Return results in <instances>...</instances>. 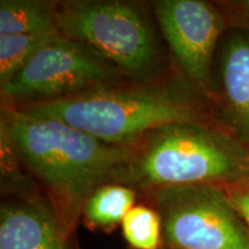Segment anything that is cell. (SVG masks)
<instances>
[{
    "label": "cell",
    "mask_w": 249,
    "mask_h": 249,
    "mask_svg": "<svg viewBox=\"0 0 249 249\" xmlns=\"http://www.w3.org/2000/svg\"><path fill=\"white\" fill-rule=\"evenodd\" d=\"M209 103L214 121L249 149V30L229 26L224 31Z\"/></svg>",
    "instance_id": "cell-8"
},
{
    "label": "cell",
    "mask_w": 249,
    "mask_h": 249,
    "mask_svg": "<svg viewBox=\"0 0 249 249\" xmlns=\"http://www.w3.org/2000/svg\"><path fill=\"white\" fill-rule=\"evenodd\" d=\"M124 240L133 249H160L161 223L148 204L135 205L121 223Z\"/></svg>",
    "instance_id": "cell-13"
},
{
    "label": "cell",
    "mask_w": 249,
    "mask_h": 249,
    "mask_svg": "<svg viewBox=\"0 0 249 249\" xmlns=\"http://www.w3.org/2000/svg\"><path fill=\"white\" fill-rule=\"evenodd\" d=\"M249 177V149L214 121L164 124L129 145L117 183L144 193L170 186L231 185Z\"/></svg>",
    "instance_id": "cell-3"
},
{
    "label": "cell",
    "mask_w": 249,
    "mask_h": 249,
    "mask_svg": "<svg viewBox=\"0 0 249 249\" xmlns=\"http://www.w3.org/2000/svg\"><path fill=\"white\" fill-rule=\"evenodd\" d=\"M57 30V2L44 0H1L0 36L53 33Z\"/></svg>",
    "instance_id": "cell-11"
},
{
    "label": "cell",
    "mask_w": 249,
    "mask_h": 249,
    "mask_svg": "<svg viewBox=\"0 0 249 249\" xmlns=\"http://www.w3.org/2000/svg\"><path fill=\"white\" fill-rule=\"evenodd\" d=\"M0 249H81L42 193L6 195L0 205Z\"/></svg>",
    "instance_id": "cell-9"
},
{
    "label": "cell",
    "mask_w": 249,
    "mask_h": 249,
    "mask_svg": "<svg viewBox=\"0 0 249 249\" xmlns=\"http://www.w3.org/2000/svg\"><path fill=\"white\" fill-rule=\"evenodd\" d=\"M57 2V30L113 65L127 80L149 82L167 74L152 15L142 2L66 0Z\"/></svg>",
    "instance_id": "cell-4"
},
{
    "label": "cell",
    "mask_w": 249,
    "mask_h": 249,
    "mask_svg": "<svg viewBox=\"0 0 249 249\" xmlns=\"http://www.w3.org/2000/svg\"><path fill=\"white\" fill-rule=\"evenodd\" d=\"M151 11L177 73L209 101L214 57L227 23L218 5L156 0Z\"/></svg>",
    "instance_id": "cell-7"
},
{
    "label": "cell",
    "mask_w": 249,
    "mask_h": 249,
    "mask_svg": "<svg viewBox=\"0 0 249 249\" xmlns=\"http://www.w3.org/2000/svg\"><path fill=\"white\" fill-rule=\"evenodd\" d=\"M141 194L160 218L161 247L249 249V229L224 186H170Z\"/></svg>",
    "instance_id": "cell-5"
},
{
    "label": "cell",
    "mask_w": 249,
    "mask_h": 249,
    "mask_svg": "<svg viewBox=\"0 0 249 249\" xmlns=\"http://www.w3.org/2000/svg\"><path fill=\"white\" fill-rule=\"evenodd\" d=\"M128 81L92 50L57 31L1 87L2 105L15 107L59 101Z\"/></svg>",
    "instance_id": "cell-6"
},
{
    "label": "cell",
    "mask_w": 249,
    "mask_h": 249,
    "mask_svg": "<svg viewBox=\"0 0 249 249\" xmlns=\"http://www.w3.org/2000/svg\"><path fill=\"white\" fill-rule=\"evenodd\" d=\"M1 129L68 232H75L90 194L117 182L129 147L114 145L62 121L35 118L2 105Z\"/></svg>",
    "instance_id": "cell-1"
},
{
    "label": "cell",
    "mask_w": 249,
    "mask_h": 249,
    "mask_svg": "<svg viewBox=\"0 0 249 249\" xmlns=\"http://www.w3.org/2000/svg\"><path fill=\"white\" fill-rule=\"evenodd\" d=\"M217 5L225 18L227 27H240L249 30V0L224 1Z\"/></svg>",
    "instance_id": "cell-15"
},
{
    "label": "cell",
    "mask_w": 249,
    "mask_h": 249,
    "mask_svg": "<svg viewBox=\"0 0 249 249\" xmlns=\"http://www.w3.org/2000/svg\"><path fill=\"white\" fill-rule=\"evenodd\" d=\"M160 249H171V248H166V247H161Z\"/></svg>",
    "instance_id": "cell-16"
},
{
    "label": "cell",
    "mask_w": 249,
    "mask_h": 249,
    "mask_svg": "<svg viewBox=\"0 0 249 249\" xmlns=\"http://www.w3.org/2000/svg\"><path fill=\"white\" fill-rule=\"evenodd\" d=\"M54 33L0 36V87L13 79Z\"/></svg>",
    "instance_id": "cell-12"
},
{
    "label": "cell",
    "mask_w": 249,
    "mask_h": 249,
    "mask_svg": "<svg viewBox=\"0 0 249 249\" xmlns=\"http://www.w3.org/2000/svg\"><path fill=\"white\" fill-rule=\"evenodd\" d=\"M14 108L30 117L62 121L121 147H129L164 124L214 121L207 97L178 73Z\"/></svg>",
    "instance_id": "cell-2"
},
{
    "label": "cell",
    "mask_w": 249,
    "mask_h": 249,
    "mask_svg": "<svg viewBox=\"0 0 249 249\" xmlns=\"http://www.w3.org/2000/svg\"><path fill=\"white\" fill-rule=\"evenodd\" d=\"M229 200L249 229V177L241 181L224 186Z\"/></svg>",
    "instance_id": "cell-14"
},
{
    "label": "cell",
    "mask_w": 249,
    "mask_h": 249,
    "mask_svg": "<svg viewBox=\"0 0 249 249\" xmlns=\"http://www.w3.org/2000/svg\"><path fill=\"white\" fill-rule=\"evenodd\" d=\"M138 194V191L123 183L99 186L87 198L81 218L89 229L110 232L121 225L126 214L135 207Z\"/></svg>",
    "instance_id": "cell-10"
}]
</instances>
